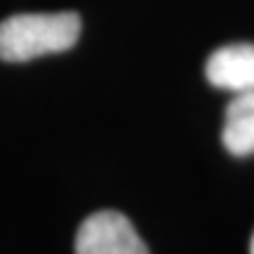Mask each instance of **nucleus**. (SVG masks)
Masks as SVG:
<instances>
[{
    "mask_svg": "<svg viewBox=\"0 0 254 254\" xmlns=\"http://www.w3.org/2000/svg\"><path fill=\"white\" fill-rule=\"evenodd\" d=\"M80 28L75 12L12 14L0 21V59L31 62L43 55L66 52L78 43Z\"/></svg>",
    "mask_w": 254,
    "mask_h": 254,
    "instance_id": "nucleus-1",
    "label": "nucleus"
},
{
    "mask_svg": "<svg viewBox=\"0 0 254 254\" xmlns=\"http://www.w3.org/2000/svg\"><path fill=\"white\" fill-rule=\"evenodd\" d=\"M75 254H148V247L125 214L101 209L80 224Z\"/></svg>",
    "mask_w": 254,
    "mask_h": 254,
    "instance_id": "nucleus-2",
    "label": "nucleus"
},
{
    "mask_svg": "<svg viewBox=\"0 0 254 254\" xmlns=\"http://www.w3.org/2000/svg\"><path fill=\"white\" fill-rule=\"evenodd\" d=\"M205 75L219 90L233 94L254 92V45L233 43L214 50L205 64Z\"/></svg>",
    "mask_w": 254,
    "mask_h": 254,
    "instance_id": "nucleus-3",
    "label": "nucleus"
},
{
    "mask_svg": "<svg viewBox=\"0 0 254 254\" xmlns=\"http://www.w3.org/2000/svg\"><path fill=\"white\" fill-rule=\"evenodd\" d=\"M221 141L231 155L243 158L254 153V92H243L231 99L226 106Z\"/></svg>",
    "mask_w": 254,
    "mask_h": 254,
    "instance_id": "nucleus-4",
    "label": "nucleus"
},
{
    "mask_svg": "<svg viewBox=\"0 0 254 254\" xmlns=\"http://www.w3.org/2000/svg\"><path fill=\"white\" fill-rule=\"evenodd\" d=\"M250 254H254V236H252V243H250Z\"/></svg>",
    "mask_w": 254,
    "mask_h": 254,
    "instance_id": "nucleus-5",
    "label": "nucleus"
}]
</instances>
